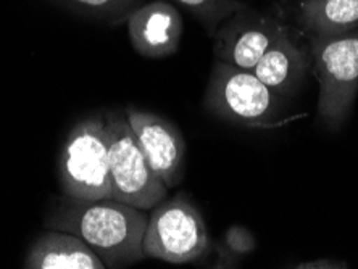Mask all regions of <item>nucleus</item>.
<instances>
[{"instance_id": "1", "label": "nucleus", "mask_w": 358, "mask_h": 269, "mask_svg": "<svg viewBox=\"0 0 358 269\" xmlns=\"http://www.w3.org/2000/svg\"><path fill=\"white\" fill-rule=\"evenodd\" d=\"M144 210L115 198L80 200L63 195L47 216L49 229L70 232L91 247L105 268H124L144 260Z\"/></svg>"}, {"instance_id": "2", "label": "nucleus", "mask_w": 358, "mask_h": 269, "mask_svg": "<svg viewBox=\"0 0 358 269\" xmlns=\"http://www.w3.org/2000/svg\"><path fill=\"white\" fill-rule=\"evenodd\" d=\"M210 115L249 129H279L303 119L291 99L279 96L252 70L215 60L203 96Z\"/></svg>"}, {"instance_id": "3", "label": "nucleus", "mask_w": 358, "mask_h": 269, "mask_svg": "<svg viewBox=\"0 0 358 269\" xmlns=\"http://www.w3.org/2000/svg\"><path fill=\"white\" fill-rule=\"evenodd\" d=\"M307 36V34H305ZM312 75L318 81V121L329 131H339L354 112L358 96V29L312 38Z\"/></svg>"}, {"instance_id": "4", "label": "nucleus", "mask_w": 358, "mask_h": 269, "mask_svg": "<svg viewBox=\"0 0 358 269\" xmlns=\"http://www.w3.org/2000/svg\"><path fill=\"white\" fill-rule=\"evenodd\" d=\"M63 195L80 200L112 198L105 118L83 119L68 133L59 157Z\"/></svg>"}, {"instance_id": "5", "label": "nucleus", "mask_w": 358, "mask_h": 269, "mask_svg": "<svg viewBox=\"0 0 358 269\" xmlns=\"http://www.w3.org/2000/svg\"><path fill=\"white\" fill-rule=\"evenodd\" d=\"M208 247L203 216L184 192L163 198L150 210L142 244L145 258L184 265L202 258Z\"/></svg>"}, {"instance_id": "6", "label": "nucleus", "mask_w": 358, "mask_h": 269, "mask_svg": "<svg viewBox=\"0 0 358 269\" xmlns=\"http://www.w3.org/2000/svg\"><path fill=\"white\" fill-rule=\"evenodd\" d=\"M108 136L112 198L141 210H152L166 198L168 187L150 166L126 118L112 112L103 116Z\"/></svg>"}, {"instance_id": "7", "label": "nucleus", "mask_w": 358, "mask_h": 269, "mask_svg": "<svg viewBox=\"0 0 358 269\" xmlns=\"http://www.w3.org/2000/svg\"><path fill=\"white\" fill-rule=\"evenodd\" d=\"M289 20L291 12L282 5L275 3L263 8L247 5L226 18L215 31L212 38L215 60L242 70H254Z\"/></svg>"}, {"instance_id": "8", "label": "nucleus", "mask_w": 358, "mask_h": 269, "mask_svg": "<svg viewBox=\"0 0 358 269\" xmlns=\"http://www.w3.org/2000/svg\"><path fill=\"white\" fill-rule=\"evenodd\" d=\"M124 113L157 176L168 189L178 187L186 170V140L181 131L171 121L145 110L128 107Z\"/></svg>"}, {"instance_id": "9", "label": "nucleus", "mask_w": 358, "mask_h": 269, "mask_svg": "<svg viewBox=\"0 0 358 269\" xmlns=\"http://www.w3.org/2000/svg\"><path fill=\"white\" fill-rule=\"evenodd\" d=\"M312 65L308 38L289 20L252 71L279 96L292 100L312 75Z\"/></svg>"}, {"instance_id": "10", "label": "nucleus", "mask_w": 358, "mask_h": 269, "mask_svg": "<svg viewBox=\"0 0 358 269\" xmlns=\"http://www.w3.org/2000/svg\"><path fill=\"white\" fill-rule=\"evenodd\" d=\"M128 38L141 57L159 60L176 54L181 45L184 21L175 5L165 0L139 5L126 20Z\"/></svg>"}, {"instance_id": "11", "label": "nucleus", "mask_w": 358, "mask_h": 269, "mask_svg": "<svg viewBox=\"0 0 358 269\" xmlns=\"http://www.w3.org/2000/svg\"><path fill=\"white\" fill-rule=\"evenodd\" d=\"M26 269H105L86 242L70 232L49 229L29 247Z\"/></svg>"}, {"instance_id": "12", "label": "nucleus", "mask_w": 358, "mask_h": 269, "mask_svg": "<svg viewBox=\"0 0 358 269\" xmlns=\"http://www.w3.org/2000/svg\"><path fill=\"white\" fill-rule=\"evenodd\" d=\"M289 12L292 23L312 38L358 29V0H297Z\"/></svg>"}, {"instance_id": "13", "label": "nucleus", "mask_w": 358, "mask_h": 269, "mask_svg": "<svg viewBox=\"0 0 358 269\" xmlns=\"http://www.w3.org/2000/svg\"><path fill=\"white\" fill-rule=\"evenodd\" d=\"M173 2L187 10L203 26L210 38H213L215 31L226 18L249 5L245 0H173Z\"/></svg>"}, {"instance_id": "14", "label": "nucleus", "mask_w": 358, "mask_h": 269, "mask_svg": "<svg viewBox=\"0 0 358 269\" xmlns=\"http://www.w3.org/2000/svg\"><path fill=\"white\" fill-rule=\"evenodd\" d=\"M62 5L87 17L112 24L126 23V20L141 5V0H59Z\"/></svg>"}, {"instance_id": "15", "label": "nucleus", "mask_w": 358, "mask_h": 269, "mask_svg": "<svg viewBox=\"0 0 358 269\" xmlns=\"http://www.w3.org/2000/svg\"><path fill=\"white\" fill-rule=\"evenodd\" d=\"M257 250V239L244 226H229L221 240V260L218 268H229L239 263L241 258L249 256Z\"/></svg>"}, {"instance_id": "16", "label": "nucleus", "mask_w": 358, "mask_h": 269, "mask_svg": "<svg viewBox=\"0 0 358 269\" xmlns=\"http://www.w3.org/2000/svg\"><path fill=\"white\" fill-rule=\"evenodd\" d=\"M292 268L296 269H345L349 265L339 260H329V258H320V260L312 261H302L294 265Z\"/></svg>"}]
</instances>
